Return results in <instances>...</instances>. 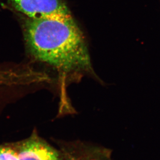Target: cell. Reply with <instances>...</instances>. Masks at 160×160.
I'll return each mask as SVG.
<instances>
[{"instance_id": "6da1fadb", "label": "cell", "mask_w": 160, "mask_h": 160, "mask_svg": "<svg viewBox=\"0 0 160 160\" xmlns=\"http://www.w3.org/2000/svg\"><path fill=\"white\" fill-rule=\"evenodd\" d=\"M26 47L31 56L56 70L59 76L61 112L74 111L66 89L85 76L101 80L92 68L82 31L72 16L26 18L23 24Z\"/></svg>"}, {"instance_id": "7a4b0ae2", "label": "cell", "mask_w": 160, "mask_h": 160, "mask_svg": "<svg viewBox=\"0 0 160 160\" xmlns=\"http://www.w3.org/2000/svg\"><path fill=\"white\" fill-rule=\"evenodd\" d=\"M8 1L26 18H51L71 15L63 0Z\"/></svg>"}, {"instance_id": "3957f363", "label": "cell", "mask_w": 160, "mask_h": 160, "mask_svg": "<svg viewBox=\"0 0 160 160\" xmlns=\"http://www.w3.org/2000/svg\"><path fill=\"white\" fill-rule=\"evenodd\" d=\"M12 145L20 160H62L60 151L40 138L35 131L27 139Z\"/></svg>"}, {"instance_id": "277c9868", "label": "cell", "mask_w": 160, "mask_h": 160, "mask_svg": "<svg viewBox=\"0 0 160 160\" xmlns=\"http://www.w3.org/2000/svg\"><path fill=\"white\" fill-rule=\"evenodd\" d=\"M60 152L62 160H112L110 150L80 141L61 144Z\"/></svg>"}, {"instance_id": "5b68a950", "label": "cell", "mask_w": 160, "mask_h": 160, "mask_svg": "<svg viewBox=\"0 0 160 160\" xmlns=\"http://www.w3.org/2000/svg\"><path fill=\"white\" fill-rule=\"evenodd\" d=\"M0 160H20L17 151L12 146H0Z\"/></svg>"}, {"instance_id": "8992f818", "label": "cell", "mask_w": 160, "mask_h": 160, "mask_svg": "<svg viewBox=\"0 0 160 160\" xmlns=\"http://www.w3.org/2000/svg\"><path fill=\"white\" fill-rule=\"evenodd\" d=\"M12 79V73L8 68H0V88L9 86Z\"/></svg>"}]
</instances>
